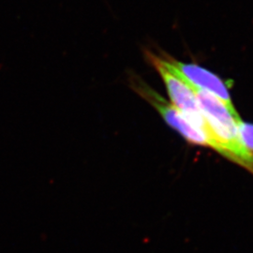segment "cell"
I'll return each instance as SVG.
<instances>
[{"mask_svg": "<svg viewBox=\"0 0 253 253\" xmlns=\"http://www.w3.org/2000/svg\"><path fill=\"white\" fill-rule=\"evenodd\" d=\"M147 57L150 63L153 65L154 68L162 76L172 100V105L180 112L181 115L190 124L204 131L213 143L209 135V128L205 115L201 110L195 94L190 88L189 84L184 81L176 73H173L166 65L163 57L151 52L147 53ZM213 145L214 150H216V145L214 143Z\"/></svg>", "mask_w": 253, "mask_h": 253, "instance_id": "1", "label": "cell"}, {"mask_svg": "<svg viewBox=\"0 0 253 253\" xmlns=\"http://www.w3.org/2000/svg\"><path fill=\"white\" fill-rule=\"evenodd\" d=\"M134 88L136 92L139 93V95H141L145 100H147L154 108L157 109V111L162 115L168 125L172 126L177 132H179L188 142L194 145L209 146L214 149L213 143L204 131L190 124L181 115L180 112L171 103L167 102V100L161 95H159L151 87H149L143 82H137Z\"/></svg>", "mask_w": 253, "mask_h": 253, "instance_id": "2", "label": "cell"}, {"mask_svg": "<svg viewBox=\"0 0 253 253\" xmlns=\"http://www.w3.org/2000/svg\"><path fill=\"white\" fill-rule=\"evenodd\" d=\"M166 65L183 80L198 89L214 95L223 101L232 111H236L230 96L229 85L215 73L194 63H185L172 57L163 58Z\"/></svg>", "mask_w": 253, "mask_h": 253, "instance_id": "3", "label": "cell"}, {"mask_svg": "<svg viewBox=\"0 0 253 253\" xmlns=\"http://www.w3.org/2000/svg\"><path fill=\"white\" fill-rule=\"evenodd\" d=\"M240 140L247 149L253 151V124L240 120L237 124Z\"/></svg>", "mask_w": 253, "mask_h": 253, "instance_id": "4", "label": "cell"}]
</instances>
